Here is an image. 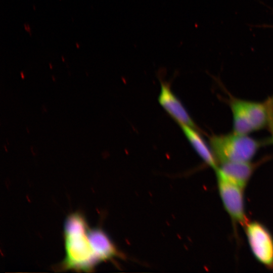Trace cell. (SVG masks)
Wrapping results in <instances>:
<instances>
[{"label": "cell", "instance_id": "obj_1", "mask_svg": "<svg viewBox=\"0 0 273 273\" xmlns=\"http://www.w3.org/2000/svg\"><path fill=\"white\" fill-rule=\"evenodd\" d=\"M87 224L79 213L66 219L64 238L65 256L60 268L90 271L101 262L90 238Z\"/></svg>", "mask_w": 273, "mask_h": 273}, {"label": "cell", "instance_id": "obj_2", "mask_svg": "<svg viewBox=\"0 0 273 273\" xmlns=\"http://www.w3.org/2000/svg\"><path fill=\"white\" fill-rule=\"evenodd\" d=\"M233 116V131L244 134L273 127V99L256 102L231 97L229 102Z\"/></svg>", "mask_w": 273, "mask_h": 273}, {"label": "cell", "instance_id": "obj_3", "mask_svg": "<svg viewBox=\"0 0 273 273\" xmlns=\"http://www.w3.org/2000/svg\"><path fill=\"white\" fill-rule=\"evenodd\" d=\"M209 143L218 165L229 162H250L262 144L249 134L234 131L213 135L210 137Z\"/></svg>", "mask_w": 273, "mask_h": 273}, {"label": "cell", "instance_id": "obj_4", "mask_svg": "<svg viewBox=\"0 0 273 273\" xmlns=\"http://www.w3.org/2000/svg\"><path fill=\"white\" fill-rule=\"evenodd\" d=\"M215 172L219 193L225 209L233 220L245 227L248 221L245 212L243 189Z\"/></svg>", "mask_w": 273, "mask_h": 273}, {"label": "cell", "instance_id": "obj_5", "mask_svg": "<svg viewBox=\"0 0 273 273\" xmlns=\"http://www.w3.org/2000/svg\"><path fill=\"white\" fill-rule=\"evenodd\" d=\"M248 241L255 258L268 268H273V239L261 223L248 221L245 226Z\"/></svg>", "mask_w": 273, "mask_h": 273}, {"label": "cell", "instance_id": "obj_6", "mask_svg": "<svg viewBox=\"0 0 273 273\" xmlns=\"http://www.w3.org/2000/svg\"><path fill=\"white\" fill-rule=\"evenodd\" d=\"M158 101L166 112L179 125H186L198 129L188 111L172 92L168 84L161 82Z\"/></svg>", "mask_w": 273, "mask_h": 273}, {"label": "cell", "instance_id": "obj_7", "mask_svg": "<svg viewBox=\"0 0 273 273\" xmlns=\"http://www.w3.org/2000/svg\"><path fill=\"white\" fill-rule=\"evenodd\" d=\"M255 165L250 162H229L220 163L215 170L227 179L244 189L249 180Z\"/></svg>", "mask_w": 273, "mask_h": 273}, {"label": "cell", "instance_id": "obj_8", "mask_svg": "<svg viewBox=\"0 0 273 273\" xmlns=\"http://www.w3.org/2000/svg\"><path fill=\"white\" fill-rule=\"evenodd\" d=\"M180 126L196 152L207 165L215 170L218 163L210 147L199 134L198 129L186 125L181 124Z\"/></svg>", "mask_w": 273, "mask_h": 273}, {"label": "cell", "instance_id": "obj_9", "mask_svg": "<svg viewBox=\"0 0 273 273\" xmlns=\"http://www.w3.org/2000/svg\"><path fill=\"white\" fill-rule=\"evenodd\" d=\"M270 27H273V26H270Z\"/></svg>", "mask_w": 273, "mask_h": 273}, {"label": "cell", "instance_id": "obj_10", "mask_svg": "<svg viewBox=\"0 0 273 273\" xmlns=\"http://www.w3.org/2000/svg\"><path fill=\"white\" fill-rule=\"evenodd\" d=\"M272 141V143H273V139H271Z\"/></svg>", "mask_w": 273, "mask_h": 273}, {"label": "cell", "instance_id": "obj_11", "mask_svg": "<svg viewBox=\"0 0 273 273\" xmlns=\"http://www.w3.org/2000/svg\"><path fill=\"white\" fill-rule=\"evenodd\" d=\"M272 131H273V129H272ZM272 139H273V135H272Z\"/></svg>", "mask_w": 273, "mask_h": 273}]
</instances>
